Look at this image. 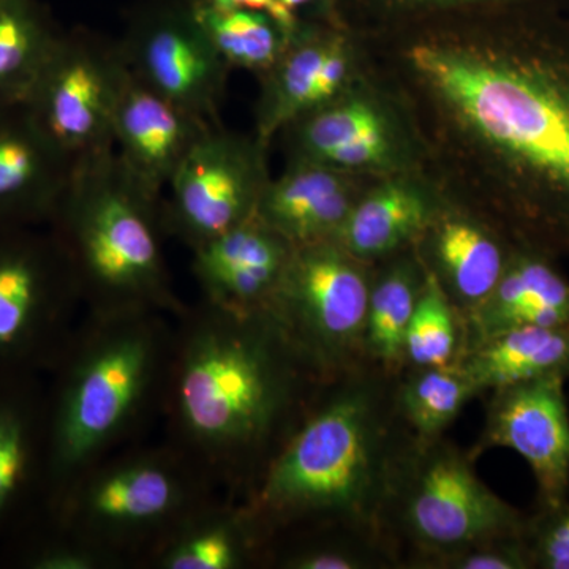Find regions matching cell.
Returning a JSON list of instances; mask_svg holds the SVG:
<instances>
[{
	"label": "cell",
	"mask_w": 569,
	"mask_h": 569,
	"mask_svg": "<svg viewBox=\"0 0 569 569\" xmlns=\"http://www.w3.org/2000/svg\"><path fill=\"white\" fill-rule=\"evenodd\" d=\"M410 59L492 157L501 231L569 257V24L519 9L485 48L419 43Z\"/></svg>",
	"instance_id": "1"
},
{
	"label": "cell",
	"mask_w": 569,
	"mask_h": 569,
	"mask_svg": "<svg viewBox=\"0 0 569 569\" xmlns=\"http://www.w3.org/2000/svg\"><path fill=\"white\" fill-rule=\"evenodd\" d=\"M174 320L160 395L173 447L213 482L247 488L323 383L268 309L203 299Z\"/></svg>",
	"instance_id": "2"
},
{
	"label": "cell",
	"mask_w": 569,
	"mask_h": 569,
	"mask_svg": "<svg viewBox=\"0 0 569 569\" xmlns=\"http://www.w3.org/2000/svg\"><path fill=\"white\" fill-rule=\"evenodd\" d=\"M396 380L366 361L318 388L239 507L263 550L280 533L325 529L385 542L389 479L411 436L397 411Z\"/></svg>",
	"instance_id": "3"
},
{
	"label": "cell",
	"mask_w": 569,
	"mask_h": 569,
	"mask_svg": "<svg viewBox=\"0 0 569 569\" xmlns=\"http://www.w3.org/2000/svg\"><path fill=\"white\" fill-rule=\"evenodd\" d=\"M159 312L86 313L59 361L44 468L54 497L108 458L162 395L173 328Z\"/></svg>",
	"instance_id": "4"
},
{
	"label": "cell",
	"mask_w": 569,
	"mask_h": 569,
	"mask_svg": "<svg viewBox=\"0 0 569 569\" xmlns=\"http://www.w3.org/2000/svg\"><path fill=\"white\" fill-rule=\"evenodd\" d=\"M88 312H159L176 318L160 230L162 204L134 181L114 149L73 164L48 223Z\"/></svg>",
	"instance_id": "5"
},
{
	"label": "cell",
	"mask_w": 569,
	"mask_h": 569,
	"mask_svg": "<svg viewBox=\"0 0 569 569\" xmlns=\"http://www.w3.org/2000/svg\"><path fill=\"white\" fill-rule=\"evenodd\" d=\"M213 481L173 445L104 458L58 497L67 537L121 567L148 563L186 520L212 503Z\"/></svg>",
	"instance_id": "6"
},
{
	"label": "cell",
	"mask_w": 569,
	"mask_h": 569,
	"mask_svg": "<svg viewBox=\"0 0 569 569\" xmlns=\"http://www.w3.org/2000/svg\"><path fill=\"white\" fill-rule=\"evenodd\" d=\"M470 449L438 437L410 436L389 479L380 533L410 568L460 550L527 533L529 515L512 507L478 477Z\"/></svg>",
	"instance_id": "7"
},
{
	"label": "cell",
	"mask_w": 569,
	"mask_h": 569,
	"mask_svg": "<svg viewBox=\"0 0 569 569\" xmlns=\"http://www.w3.org/2000/svg\"><path fill=\"white\" fill-rule=\"evenodd\" d=\"M335 239L293 247L268 310L321 383L365 365L372 277Z\"/></svg>",
	"instance_id": "8"
},
{
	"label": "cell",
	"mask_w": 569,
	"mask_h": 569,
	"mask_svg": "<svg viewBox=\"0 0 569 569\" xmlns=\"http://www.w3.org/2000/svg\"><path fill=\"white\" fill-rule=\"evenodd\" d=\"M81 305L48 224H0V370L59 359Z\"/></svg>",
	"instance_id": "9"
},
{
	"label": "cell",
	"mask_w": 569,
	"mask_h": 569,
	"mask_svg": "<svg viewBox=\"0 0 569 569\" xmlns=\"http://www.w3.org/2000/svg\"><path fill=\"white\" fill-rule=\"evenodd\" d=\"M122 67L118 43L89 29L62 31L22 102L73 163L114 149L112 116Z\"/></svg>",
	"instance_id": "10"
},
{
	"label": "cell",
	"mask_w": 569,
	"mask_h": 569,
	"mask_svg": "<svg viewBox=\"0 0 569 569\" xmlns=\"http://www.w3.org/2000/svg\"><path fill=\"white\" fill-rule=\"evenodd\" d=\"M263 149L219 123L209 127L168 183L163 228L194 250L257 216L269 183Z\"/></svg>",
	"instance_id": "11"
},
{
	"label": "cell",
	"mask_w": 569,
	"mask_h": 569,
	"mask_svg": "<svg viewBox=\"0 0 569 569\" xmlns=\"http://www.w3.org/2000/svg\"><path fill=\"white\" fill-rule=\"evenodd\" d=\"M118 44L144 84L183 111L219 123L230 67L194 17L192 0H146L130 14Z\"/></svg>",
	"instance_id": "12"
},
{
	"label": "cell",
	"mask_w": 569,
	"mask_h": 569,
	"mask_svg": "<svg viewBox=\"0 0 569 569\" xmlns=\"http://www.w3.org/2000/svg\"><path fill=\"white\" fill-rule=\"evenodd\" d=\"M567 378L523 381L488 392L485 426L470 452L511 449L526 460L537 482V507L569 497V407Z\"/></svg>",
	"instance_id": "13"
},
{
	"label": "cell",
	"mask_w": 569,
	"mask_h": 569,
	"mask_svg": "<svg viewBox=\"0 0 569 569\" xmlns=\"http://www.w3.org/2000/svg\"><path fill=\"white\" fill-rule=\"evenodd\" d=\"M211 126L153 91L123 61L112 141L123 168L152 198L162 200L179 164Z\"/></svg>",
	"instance_id": "14"
},
{
	"label": "cell",
	"mask_w": 569,
	"mask_h": 569,
	"mask_svg": "<svg viewBox=\"0 0 569 569\" xmlns=\"http://www.w3.org/2000/svg\"><path fill=\"white\" fill-rule=\"evenodd\" d=\"M192 252L204 301L252 313L271 305L293 246L254 216Z\"/></svg>",
	"instance_id": "15"
},
{
	"label": "cell",
	"mask_w": 569,
	"mask_h": 569,
	"mask_svg": "<svg viewBox=\"0 0 569 569\" xmlns=\"http://www.w3.org/2000/svg\"><path fill=\"white\" fill-rule=\"evenodd\" d=\"M73 164L24 103L0 107V224L50 223Z\"/></svg>",
	"instance_id": "16"
},
{
	"label": "cell",
	"mask_w": 569,
	"mask_h": 569,
	"mask_svg": "<svg viewBox=\"0 0 569 569\" xmlns=\"http://www.w3.org/2000/svg\"><path fill=\"white\" fill-rule=\"evenodd\" d=\"M348 69L350 59L342 40L298 26L279 61L264 73L268 82L258 112L257 140L266 146L279 130L332 103Z\"/></svg>",
	"instance_id": "17"
},
{
	"label": "cell",
	"mask_w": 569,
	"mask_h": 569,
	"mask_svg": "<svg viewBox=\"0 0 569 569\" xmlns=\"http://www.w3.org/2000/svg\"><path fill=\"white\" fill-rule=\"evenodd\" d=\"M565 323H569V280L556 258L515 244L492 293L462 320L463 351L509 329Z\"/></svg>",
	"instance_id": "18"
},
{
	"label": "cell",
	"mask_w": 569,
	"mask_h": 569,
	"mask_svg": "<svg viewBox=\"0 0 569 569\" xmlns=\"http://www.w3.org/2000/svg\"><path fill=\"white\" fill-rule=\"evenodd\" d=\"M421 236H427L429 257L422 268L436 277L463 320L492 293L515 242L462 216H436Z\"/></svg>",
	"instance_id": "19"
},
{
	"label": "cell",
	"mask_w": 569,
	"mask_h": 569,
	"mask_svg": "<svg viewBox=\"0 0 569 569\" xmlns=\"http://www.w3.org/2000/svg\"><path fill=\"white\" fill-rule=\"evenodd\" d=\"M351 208L350 190L336 168L295 160L279 181L268 183L257 217L288 244L301 247L335 239Z\"/></svg>",
	"instance_id": "20"
},
{
	"label": "cell",
	"mask_w": 569,
	"mask_h": 569,
	"mask_svg": "<svg viewBox=\"0 0 569 569\" xmlns=\"http://www.w3.org/2000/svg\"><path fill=\"white\" fill-rule=\"evenodd\" d=\"M458 362L479 395L539 378L568 380L569 323L509 329L467 348Z\"/></svg>",
	"instance_id": "21"
},
{
	"label": "cell",
	"mask_w": 569,
	"mask_h": 569,
	"mask_svg": "<svg viewBox=\"0 0 569 569\" xmlns=\"http://www.w3.org/2000/svg\"><path fill=\"white\" fill-rule=\"evenodd\" d=\"M436 213L422 193L407 183H388L348 212L335 241L361 261L399 252L417 241Z\"/></svg>",
	"instance_id": "22"
},
{
	"label": "cell",
	"mask_w": 569,
	"mask_h": 569,
	"mask_svg": "<svg viewBox=\"0 0 569 569\" xmlns=\"http://www.w3.org/2000/svg\"><path fill=\"white\" fill-rule=\"evenodd\" d=\"M260 552L263 546L241 508L211 503L186 520L148 563L159 569H241Z\"/></svg>",
	"instance_id": "23"
},
{
	"label": "cell",
	"mask_w": 569,
	"mask_h": 569,
	"mask_svg": "<svg viewBox=\"0 0 569 569\" xmlns=\"http://www.w3.org/2000/svg\"><path fill=\"white\" fill-rule=\"evenodd\" d=\"M62 31L40 0H0V107L24 102Z\"/></svg>",
	"instance_id": "24"
},
{
	"label": "cell",
	"mask_w": 569,
	"mask_h": 569,
	"mask_svg": "<svg viewBox=\"0 0 569 569\" xmlns=\"http://www.w3.org/2000/svg\"><path fill=\"white\" fill-rule=\"evenodd\" d=\"M425 284V268L399 261L372 280L365 329L366 361L391 376L406 370V336Z\"/></svg>",
	"instance_id": "25"
},
{
	"label": "cell",
	"mask_w": 569,
	"mask_h": 569,
	"mask_svg": "<svg viewBox=\"0 0 569 569\" xmlns=\"http://www.w3.org/2000/svg\"><path fill=\"white\" fill-rule=\"evenodd\" d=\"M481 396L459 362L415 367L397 376L396 406L411 436L443 437L467 403Z\"/></svg>",
	"instance_id": "26"
},
{
	"label": "cell",
	"mask_w": 569,
	"mask_h": 569,
	"mask_svg": "<svg viewBox=\"0 0 569 569\" xmlns=\"http://www.w3.org/2000/svg\"><path fill=\"white\" fill-rule=\"evenodd\" d=\"M194 17L228 67L268 73L283 54L290 33L268 13L224 9L192 0Z\"/></svg>",
	"instance_id": "27"
},
{
	"label": "cell",
	"mask_w": 569,
	"mask_h": 569,
	"mask_svg": "<svg viewBox=\"0 0 569 569\" xmlns=\"http://www.w3.org/2000/svg\"><path fill=\"white\" fill-rule=\"evenodd\" d=\"M39 410L18 388L0 387V523L29 488L33 470L44 456Z\"/></svg>",
	"instance_id": "28"
},
{
	"label": "cell",
	"mask_w": 569,
	"mask_h": 569,
	"mask_svg": "<svg viewBox=\"0 0 569 569\" xmlns=\"http://www.w3.org/2000/svg\"><path fill=\"white\" fill-rule=\"evenodd\" d=\"M462 351V317L425 269V284L407 329L406 369L456 365Z\"/></svg>",
	"instance_id": "29"
},
{
	"label": "cell",
	"mask_w": 569,
	"mask_h": 569,
	"mask_svg": "<svg viewBox=\"0 0 569 569\" xmlns=\"http://www.w3.org/2000/svg\"><path fill=\"white\" fill-rule=\"evenodd\" d=\"M288 127L295 130V160L318 163H325L337 149L346 148L361 138L388 133L383 118L376 108L358 100L326 104Z\"/></svg>",
	"instance_id": "30"
},
{
	"label": "cell",
	"mask_w": 569,
	"mask_h": 569,
	"mask_svg": "<svg viewBox=\"0 0 569 569\" xmlns=\"http://www.w3.org/2000/svg\"><path fill=\"white\" fill-rule=\"evenodd\" d=\"M328 530L329 535V529ZM299 539L276 559L284 569H373L395 567L399 559L385 542L355 531L336 530L321 537L320 531Z\"/></svg>",
	"instance_id": "31"
},
{
	"label": "cell",
	"mask_w": 569,
	"mask_h": 569,
	"mask_svg": "<svg viewBox=\"0 0 569 569\" xmlns=\"http://www.w3.org/2000/svg\"><path fill=\"white\" fill-rule=\"evenodd\" d=\"M527 541L533 569H569V497L529 515Z\"/></svg>",
	"instance_id": "32"
},
{
	"label": "cell",
	"mask_w": 569,
	"mask_h": 569,
	"mask_svg": "<svg viewBox=\"0 0 569 569\" xmlns=\"http://www.w3.org/2000/svg\"><path fill=\"white\" fill-rule=\"evenodd\" d=\"M425 569H533V560L526 533L471 546L430 561Z\"/></svg>",
	"instance_id": "33"
},
{
	"label": "cell",
	"mask_w": 569,
	"mask_h": 569,
	"mask_svg": "<svg viewBox=\"0 0 569 569\" xmlns=\"http://www.w3.org/2000/svg\"><path fill=\"white\" fill-rule=\"evenodd\" d=\"M33 569H111L121 568L111 557L100 550L67 537L44 542L43 546L32 550L26 560Z\"/></svg>",
	"instance_id": "34"
},
{
	"label": "cell",
	"mask_w": 569,
	"mask_h": 569,
	"mask_svg": "<svg viewBox=\"0 0 569 569\" xmlns=\"http://www.w3.org/2000/svg\"><path fill=\"white\" fill-rule=\"evenodd\" d=\"M206 2H211L217 7H224V9L263 11V13H268L269 17L274 18L290 36H293V32L299 26L298 14H295L293 11L283 7L279 0H206Z\"/></svg>",
	"instance_id": "35"
},
{
	"label": "cell",
	"mask_w": 569,
	"mask_h": 569,
	"mask_svg": "<svg viewBox=\"0 0 569 569\" xmlns=\"http://www.w3.org/2000/svg\"><path fill=\"white\" fill-rule=\"evenodd\" d=\"M407 2L411 3H427V6H432V3H458V2H468V0H407ZM503 2H512L516 6L520 7V9H527V7H550L549 0H503Z\"/></svg>",
	"instance_id": "36"
},
{
	"label": "cell",
	"mask_w": 569,
	"mask_h": 569,
	"mask_svg": "<svg viewBox=\"0 0 569 569\" xmlns=\"http://www.w3.org/2000/svg\"><path fill=\"white\" fill-rule=\"evenodd\" d=\"M279 2L287 7L288 10L293 11L295 14H298L299 10L320 6L323 0H279Z\"/></svg>",
	"instance_id": "37"
}]
</instances>
